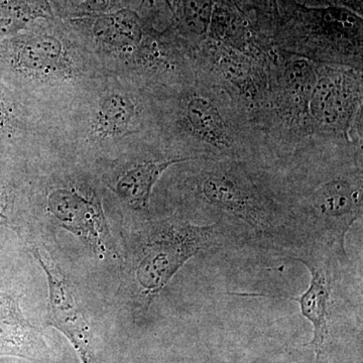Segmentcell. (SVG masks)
Instances as JSON below:
<instances>
[{
  "instance_id": "obj_1",
  "label": "cell",
  "mask_w": 363,
  "mask_h": 363,
  "mask_svg": "<svg viewBox=\"0 0 363 363\" xmlns=\"http://www.w3.org/2000/svg\"><path fill=\"white\" fill-rule=\"evenodd\" d=\"M362 143L320 138L274 161L298 250L326 248L348 262L345 238L362 218Z\"/></svg>"
},
{
  "instance_id": "obj_2",
  "label": "cell",
  "mask_w": 363,
  "mask_h": 363,
  "mask_svg": "<svg viewBox=\"0 0 363 363\" xmlns=\"http://www.w3.org/2000/svg\"><path fill=\"white\" fill-rule=\"evenodd\" d=\"M182 195L226 238L262 250H298L274 162L192 160L184 162Z\"/></svg>"
},
{
  "instance_id": "obj_3",
  "label": "cell",
  "mask_w": 363,
  "mask_h": 363,
  "mask_svg": "<svg viewBox=\"0 0 363 363\" xmlns=\"http://www.w3.org/2000/svg\"><path fill=\"white\" fill-rule=\"evenodd\" d=\"M175 90L152 94L160 133L189 159L274 161L247 112L199 72Z\"/></svg>"
},
{
  "instance_id": "obj_4",
  "label": "cell",
  "mask_w": 363,
  "mask_h": 363,
  "mask_svg": "<svg viewBox=\"0 0 363 363\" xmlns=\"http://www.w3.org/2000/svg\"><path fill=\"white\" fill-rule=\"evenodd\" d=\"M60 138L93 149L138 147L162 138L149 91L106 74L58 119Z\"/></svg>"
},
{
  "instance_id": "obj_5",
  "label": "cell",
  "mask_w": 363,
  "mask_h": 363,
  "mask_svg": "<svg viewBox=\"0 0 363 363\" xmlns=\"http://www.w3.org/2000/svg\"><path fill=\"white\" fill-rule=\"evenodd\" d=\"M4 59L28 99L55 118L107 74L85 45L52 33H30L11 40Z\"/></svg>"
},
{
  "instance_id": "obj_6",
  "label": "cell",
  "mask_w": 363,
  "mask_h": 363,
  "mask_svg": "<svg viewBox=\"0 0 363 363\" xmlns=\"http://www.w3.org/2000/svg\"><path fill=\"white\" fill-rule=\"evenodd\" d=\"M289 7L272 38L277 49L317 63L363 70L362 16L337 6L308 7L294 1Z\"/></svg>"
},
{
  "instance_id": "obj_7",
  "label": "cell",
  "mask_w": 363,
  "mask_h": 363,
  "mask_svg": "<svg viewBox=\"0 0 363 363\" xmlns=\"http://www.w3.org/2000/svg\"><path fill=\"white\" fill-rule=\"evenodd\" d=\"M317 62L277 49L269 62V96L260 131L272 160L292 154L312 140L309 102Z\"/></svg>"
},
{
  "instance_id": "obj_8",
  "label": "cell",
  "mask_w": 363,
  "mask_h": 363,
  "mask_svg": "<svg viewBox=\"0 0 363 363\" xmlns=\"http://www.w3.org/2000/svg\"><path fill=\"white\" fill-rule=\"evenodd\" d=\"M224 241L217 224L199 225L175 217L156 224L140 247L135 269L140 295L150 304L189 259Z\"/></svg>"
},
{
  "instance_id": "obj_9",
  "label": "cell",
  "mask_w": 363,
  "mask_h": 363,
  "mask_svg": "<svg viewBox=\"0 0 363 363\" xmlns=\"http://www.w3.org/2000/svg\"><path fill=\"white\" fill-rule=\"evenodd\" d=\"M362 70L317 63V80L309 102L312 140L362 143Z\"/></svg>"
},
{
  "instance_id": "obj_10",
  "label": "cell",
  "mask_w": 363,
  "mask_h": 363,
  "mask_svg": "<svg viewBox=\"0 0 363 363\" xmlns=\"http://www.w3.org/2000/svg\"><path fill=\"white\" fill-rule=\"evenodd\" d=\"M192 55L195 71L228 93L260 133L269 104V64L208 38L192 48Z\"/></svg>"
},
{
  "instance_id": "obj_11",
  "label": "cell",
  "mask_w": 363,
  "mask_h": 363,
  "mask_svg": "<svg viewBox=\"0 0 363 363\" xmlns=\"http://www.w3.org/2000/svg\"><path fill=\"white\" fill-rule=\"evenodd\" d=\"M301 262L309 269L311 274L310 285L307 291L301 296L291 297L283 295H266V294H233L245 297H264L288 298L300 305L301 312L309 320L314 328V337L309 345L314 348L316 363L320 362L325 341L328 336V319L331 309L335 304V290L340 281V267L345 266L344 262L331 250L326 248H303L289 257Z\"/></svg>"
},
{
  "instance_id": "obj_12",
  "label": "cell",
  "mask_w": 363,
  "mask_h": 363,
  "mask_svg": "<svg viewBox=\"0 0 363 363\" xmlns=\"http://www.w3.org/2000/svg\"><path fill=\"white\" fill-rule=\"evenodd\" d=\"M135 154L117 174L113 190L131 209L145 211L149 209L152 190L164 172L192 159L179 155L164 138L140 145Z\"/></svg>"
},
{
  "instance_id": "obj_13",
  "label": "cell",
  "mask_w": 363,
  "mask_h": 363,
  "mask_svg": "<svg viewBox=\"0 0 363 363\" xmlns=\"http://www.w3.org/2000/svg\"><path fill=\"white\" fill-rule=\"evenodd\" d=\"M33 252L47 274L50 324L70 340L82 363H96L90 326L70 281L49 255L39 248H33Z\"/></svg>"
},
{
  "instance_id": "obj_14",
  "label": "cell",
  "mask_w": 363,
  "mask_h": 363,
  "mask_svg": "<svg viewBox=\"0 0 363 363\" xmlns=\"http://www.w3.org/2000/svg\"><path fill=\"white\" fill-rule=\"evenodd\" d=\"M47 206L62 226L89 243L98 255L105 252L104 210L94 191L83 190L72 183L52 188L48 192Z\"/></svg>"
},
{
  "instance_id": "obj_15",
  "label": "cell",
  "mask_w": 363,
  "mask_h": 363,
  "mask_svg": "<svg viewBox=\"0 0 363 363\" xmlns=\"http://www.w3.org/2000/svg\"><path fill=\"white\" fill-rule=\"evenodd\" d=\"M47 353L42 334L23 318L16 300L0 293V354L37 360Z\"/></svg>"
},
{
  "instance_id": "obj_16",
  "label": "cell",
  "mask_w": 363,
  "mask_h": 363,
  "mask_svg": "<svg viewBox=\"0 0 363 363\" xmlns=\"http://www.w3.org/2000/svg\"><path fill=\"white\" fill-rule=\"evenodd\" d=\"M214 0H181L180 35L191 47L206 39L213 11Z\"/></svg>"
},
{
  "instance_id": "obj_17",
  "label": "cell",
  "mask_w": 363,
  "mask_h": 363,
  "mask_svg": "<svg viewBox=\"0 0 363 363\" xmlns=\"http://www.w3.org/2000/svg\"><path fill=\"white\" fill-rule=\"evenodd\" d=\"M243 9L255 14L262 32L274 37L281 21L278 0H233Z\"/></svg>"
},
{
  "instance_id": "obj_18",
  "label": "cell",
  "mask_w": 363,
  "mask_h": 363,
  "mask_svg": "<svg viewBox=\"0 0 363 363\" xmlns=\"http://www.w3.org/2000/svg\"><path fill=\"white\" fill-rule=\"evenodd\" d=\"M73 6L90 13H104L108 9L111 0H70Z\"/></svg>"
},
{
  "instance_id": "obj_19",
  "label": "cell",
  "mask_w": 363,
  "mask_h": 363,
  "mask_svg": "<svg viewBox=\"0 0 363 363\" xmlns=\"http://www.w3.org/2000/svg\"><path fill=\"white\" fill-rule=\"evenodd\" d=\"M6 208V200L4 197V191L0 188V225H4L7 224V216L4 211Z\"/></svg>"
}]
</instances>
